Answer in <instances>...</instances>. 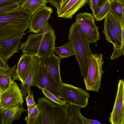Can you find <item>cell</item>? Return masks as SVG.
I'll use <instances>...</instances> for the list:
<instances>
[{
  "mask_svg": "<svg viewBox=\"0 0 124 124\" xmlns=\"http://www.w3.org/2000/svg\"><path fill=\"white\" fill-rule=\"evenodd\" d=\"M31 16L20 7L0 15V40L12 38L29 28Z\"/></svg>",
  "mask_w": 124,
  "mask_h": 124,
  "instance_id": "1",
  "label": "cell"
},
{
  "mask_svg": "<svg viewBox=\"0 0 124 124\" xmlns=\"http://www.w3.org/2000/svg\"><path fill=\"white\" fill-rule=\"evenodd\" d=\"M68 39L73 48L81 75L85 80L87 77L89 63L93 54L90 48V43L75 22L70 26Z\"/></svg>",
  "mask_w": 124,
  "mask_h": 124,
  "instance_id": "2",
  "label": "cell"
},
{
  "mask_svg": "<svg viewBox=\"0 0 124 124\" xmlns=\"http://www.w3.org/2000/svg\"><path fill=\"white\" fill-rule=\"evenodd\" d=\"M52 29L44 36L39 33L31 34L25 42L20 43L19 47L23 53L37 56L40 58L48 57L54 53L56 37Z\"/></svg>",
  "mask_w": 124,
  "mask_h": 124,
  "instance_id": "3",
  "label": "cell"
},
{
  "mask_svg": "<svg viewBox=\"0 0 124 124\" xmlns=\"http://www.w3.org/2000/svg\"><path fill=\"white\" fill-rule=\"evenodd\" d=\"M39 124H66L69 103L61 105L45 97L38 99Z\"/></svg>",
  "mask_w": 124,
  "mask_h": 124,
  "instance_id": "4",
  "label": "cell"
},
{
  "mask_svg": "<svg viewBox=\"0 0 124 124\" xmlns=\"http://www.w3.org/2000/svg\"><path fill=\"white\" fill-rule=\"evenodd\" d=\"M104 63L102 54H93L89 64L87 77L84 80L86 89L98 92L100 88Z\"/></svg>",
  "mask_w": 124,
  "mask_h": 124,
  "instance_id": "5",
  "label": "cell"
},
{
  "mask_svg": "<svg viewBox=\"0 0 124 124\" xmlns=\"http://www.w3.org/2000/svg\"><path fill=\"white\" fill-rule=\"evenodd\" d=\"M61 98L66 102L85 108L88 104L90 94L86 90L63 82L58 90Z\"/></svg>",
  "mask_w": 124,
  "mask_h": 124,
  "instance_id": "6",
  "label": "cell"
},
{
  "mask_svg": "<svg viewBox=\"0 0 124 124\" xmlns=\"http://www.w3.org/2000/svg\"><path fill=\"white\" fill-rule=\"evenodd\" d=\"M75 22L90 43H94L100 40L99 32L92 14L79 13L76 16Z\"/></svg>",
  "mask_w": 124,
  "mask_h": 124,
  "instance_id": "7",
  "label": "cell"
},
{
  "mask_svg": "<svg viewBox=\"0 0 124 124\" xmlns=\"http://www.w3.org/2000/svg\"><path fill=\"white\" fill-rule=\"evenodd\" d=\"M14 81L0 96V108L2 110L23 105L24 102L22 91Z\"/></svg>",
  "mask_w": 124,
  "mask_h": 124,
  "instance_id": "8",
  "label": "cell"
},
{
  "mask_svg": "<svg viewBox=\"0 0 124 124\" xmlns=\"http://www.w3.org/2000/svg\"><path fill=\"white\" fill-rule=\"evenodd\" d=\"M40 59V62L46 69L50 80L58 90L63 83L60 72V63L61 59L54 54L49 57Z\"/></svg>",
  "mask_w": 124,
  "mask_h": 124,
  "instance_id": "9",
  "label": "cell"
},
{
  "mask_svg": "<svg viewBox=\"0 0 124 124\" xmlns=\"http://www.w3.org/2000/svg\"><path fill=\"white\" fill-rule=\"evenodd\" d=\"M124 81L119 79L114 105L109 118L111 124H124Z\"/></svg>",
  "mask_w": 124,
  "mask_h": 124,
  "instance_id": "10",
  "label": "cell"
},
{
  "mask_svg": "<svg viewBox=\"0 0 124 124\" xmlns=\"http://www.w3.org/2000/svg\"><path fill=\"white\" fill-rule=\"evenodd\" d=\"M104 19L103 32L106 39L113 45V51L110 58L111 60H113L124 55V50L122 48L121 42L114 30L108 15Z\"/></svg>",
  "mask_w": 124,
  "mask_h": 124,
  "instance_id": "11",
  "label": "cell"
},
{
  "mask_svg": "<svg viewBox=\"0 0 124 124\" xmlns=\"http://www.w3.org/2000/svg\"><path fill=\"white\" fill-rule=\"evenodd\" d=\"M32 86H37L40 89L45 88L58 98H61L58 90L50 80L46 68L40 62Z\"/></svg>",
  "mask_w": 124,
  "mask_h": 124,
  "instance_id": "12",
  "label": "cell"
},
{
  "mask_svg": "<svg viewBox=\"0 0 124 124\" xmlns=\"http://www.w3.org/2000/svg\"><path fill=\"white\" fill-rule=\"evenodd\" d=\"M52 12V8L46 6L36 11L31 16L29 30L26 33L38 34L42 27L51 18Z\"/></svg>",
  "mask_w": 124,
  "mask_h": 124,
  "instance_id": "13",
  "label": "cell"
},
{
  "mask_svg": "<svg viewBox=\"0 0 124 124\" xmlns=\"http://www.w3.org/2000/svg\"><path fill=\"white\" fill-rule=\"evenodd\" d=\"M33 61V55L23 53L19 59L13 75V80L20 81L21 84H24L31 69Z\"/></svg>",
  "mask_w": 124,
  "mask_h": 124,
  "instance_id": "14",
  "label": "cell"
},
{
  "mask_svg": "<svg viewBox=\"0 0 124 124\" xmlns=\"http://www.w3.org/2000/svg\"><path fill=\"white\" fill-rule=\"evenodd\" d=\"M26 33L19 34L8 40H0V55L7 62L15 53L19 52L20 41Z\"/></svg>",
  "mask_w": 124,
  "mask_h": 124,
  "instance_id": "15",
  "label": "cell"
},
{
  "mask_svg": "<svg viewBox=\"0 0 124 124\" xmlns=\"http://www.w3.org/2000/svg\"><path fill=\"white\" fill-rule=\"evenodd\" d=\"M88 2V0H70L64 6L61 8L57 16L71 19L76 12Z\"/></svg>",
  "mask_w": 124,
  "mask_h": 124,
  "instance_id": "16",
  "label": "cell"
},
{
  "mask_svg": "<svg viewBox=\"0 0 124 124\" xmlns=\"http://www.w3.org/2000/svg\"><path fill=\"white\" fill-rule=\"evenodd\" d=\"M26 110L23 105L2 110L0 124H12L14 121L19 119L23 113Z\"/></svg>",
  "mask_w": 124,
  "mask_h": 124,
  "instance_id": "17",
  "label": "cell"
},
{
  "mask_svg": "<svg viewBox=\"0 0 124 124\" xmlns=\"http://www.w3.org/2000/svg\"><path fill=\"white\" fill-rule=\"evenodd\" d=\"M40 62V57L37 56H33L32 65L29 74L24 84H20L23 98L25 97L28 90L32 86Z\"/></svg>",
  "mask_w": 124,
  "mask_h": 124,
  "instance_id": "18",
  "label": "cell"
},
{
  "mask_svg": "<svg viewBox=\"0 0 124 124\" xmlns=\"http://www.w3.org/2000/svg\"><path fill=\"white\" fill-rule=\"evenodd\" d=\"M80 107L70 104L67 109L66 124H84L83 116L81 113Z\"/></svg>",
  "mask_w": 124,
  "mask_h": 124,
  "instance_id": "19",
  "label": "cell"
},
{
  "mask_svg": "<svg viewBox=\"0 0 124 124\" xmlns=\"http://www.w3.org/2000/svg\"><path fill=\"white\" fill-rule=\"evenodd\" d=\"M46 0H24L20 7L29 11L31 16L37 10L46 6Z\"/></svg>",
  "mask_w": 124,
  "mask_h": 124,
  "instance_id": "20",
  "label": "cell"
},
{
  "mask_svg": "<svg viewBox=\"0 0 124 124\" xmlns=\"http://www.w3.org/2000/svg\"><path fill=\"white\" fill-rule=\"evenodd\" d=\"M16 67L15 64L8 71L0 72V89L1 93L8 87L13 80L12 77Z\"/></svg>",
  "mask_w": 124,
  "mask_h": 124,
  "instance_id": "21",
  "label": "cell"
},
{
  "mask_svg": "<svg viewBox=\"0 0 124 124\" xmlns=\"http://www.w3.org/2000/svg\"><path fill=\"white\" fill-rule=\"evenodd\" d=\"M28 115L26 116L24 120L27 124H39V118L40 111L38 107V104L35 106L27 108Z\"/></svg>",
  "mask_w": 124,
  "mask_h": 124,
  "instance_id": "22",
  "label": "cell"
},
{
  "mask_svg": "<svg viewBox=\"0 0 124 124\" xmlns=\"http://www.w3.org/2000/svg\"><path fill=\"white\" fill-rule=\"evenodd\" d=\"M54 52L56 54L59 55V57L62 59L74 55V51L72 46L69 42L62 46L55 47Z\"/></svg>",
  "mask_w": 124,
  "mask_h": 124,
  "instance_id": "23",
  "label": "cell"
},
{
  "mask_svg": "<svg viewBox=\"0 0 124 124\" xmlns=\"http://www.w3.org/2000/svg\"><path fill=\"white\" fill-rule=\"evenodd\" d=\"M111 21L113 28L120 41H122L121 28L119 18L116 15L109 12L108 14Z\"/></svg>",
  "mask_w": 124,
  "mask_h": 124,
  "instance_id": "24",
  "label": "cell"
},
{
  "mask_svg": "<svg viewBox=\"0 0 124 124\" xmlns=\"http://www.w3.org/2000/svg\"><path fill=\"white\" fill-rule=\"evenodd\" d=\"M110 10V1L108 0L99 8L94 19L97 21L102 20L108 15Z\"/></svg>",
  "mask_w": 124,
  "mask_h": 124,
  "instance_id": "25",
  "label": "cell"
},
{
  "mask_svg": "<svg viewBox=\"0 0 124 124\" xmlns=\"http://www.w3.org/2000/svg\"><path fill=\"white\" fill-rule=\"evenodd\" d=\"M110 12L116 15L119 18L124 16V4L112 1H110Z\"/></svg>",
  "mask_w": 124,
  "mask_h": 124,
  "instance_id": "26",
  "label": "cell"
},
{
  "mask_svg": "<svg viewBox=\"0 0 124 124\" xmlns=\"http://www.w3.org/2000/svg\"><path fill=\"white\" fill-rule=\"evenodd\" d=\"M41 89L45 97L54 103L61 105H64L67 103L65 101L58 98L45 88H42Z\"/></svg>",
  "mask_w": 124,
  "mask_h": 124,
  "instance_id": "27",
  "label": "cell"
},
{
  "mask_svg": "<svg viewBox=\"0 0 124 124\" xmlns=\"http://www.w3.org/2000/svg\"><path fill=\"white\" fill-rule=\"evenodd\" d=\"M108 0H89V5L94 18L99 8Z\"/></svg>",
  "mask_w": 124,
  "mask_h": 124,
  "instance_id": "28",
  "label": "cell"
},
{
  "mask_svg": "<svg viewBox=\"0 0 124 124\" xmlns=\"http://www.w3.org/2000/svg\"><path fill=\"white\" fill-rule=\"evenodd\" d=\"M27 93L28 95L25 97V99L27 108L35 106L37 104L34 100L33 92L31 91V88L28 90Z\"/></svg>",
  "mask_w": 124,
  "mask_h": 124,
  "instance_id": "29",
  "label": "cell"
},
{
  "mask_svg": "<svg viewBox=\"0 0 124 124\" xmlns=\"http://www.w3.org/2000/svg\"><path fill=\"white\" fill-rule=\"evenodd\" d=\"M20 4L15 3L0 7V15L19 8Z\"/></svg>",
  "mask_w": 124,
  "mask_h": 124,
  "instance_id": "30",
  "label": "cell"
},
{
  "mask_svg": "<svg viewBox=\"0 0 124 124\" xmlns=\"http://www.w3.org/2000/svg\"><path fill=\"white\" fill-rule=\"evenodd\" d=\"M51 5L55 7L56 8L58 14L62 7L64 0H46Z\"/></svg>",
  "mask_w": 124,
  "mask_h": 124,
  "instance_id": "31",
  "label": "cell"
},
{
  "mask_svg": "<svg viewBox=\"0 0 124 124\" xmlns=\"http://www.w3.org/2000/svg\"><path fill=\"white\" fill-rule=\"evenodd\" d=\"M11 68L9 67L7 62L0 55V72H6Z\"/></svg>",
  "mask_w": 124,
  "mask_h": 124,
  "instance_id": "32",
  "label": "cell"
},
{
  "mask_svg": "<svg viewBox=\"0 0 124 124\" xmlns=\"http://www.w3.org/2000/svg\"><path fill=\"white\" fill-rule=\"evenodd\" d=\"M24 0H0V7L15 3L20 4Z\"/></svg>",
  "mask_w": 124,
  "mask_h": 124,
  "instance_id": "33",
  "label": "cell"
},
{
  "mask_svg": "<svg viewBox=\"0 0 124 124\" xmlns=\"http://www.w3.org/2000/svg\"><path fill=\"white\" fill-rule=\"evenodd\" d=\"M52 27L48 22H47L41 29L39 33L44 36L47 31L51 30Z\"/></svg>",
  "mask_w": 124,
  "mask_h": 124,
  "instance_id": "34",
  "label": "cell"
},
{
  "mask_svg": "<svg viewBox=\"0 0 124 124\" xmlns=\"http://www.w3.org/2000/svg\"><path fill=\"white\" fill-rule=\"evenodd\" d=\"M83 119L84 124H101L99 121L92 119H89L84 116Z\"/></svg>",
  "mask_w": 124,
  "mask_h": 124,
  "instance_id": "35",
  "label": "cell"
},
{
  "mask_svg": "<svg viewBox=\"0 0 124 124\" xmlns=\"http://www.w3.org/2000/svg\"><path fill=\"white\" fill-rule=\"evenodd\" d=\"M110 1L119 2L124 4V0H110Z\"/></svg>",
  "mask_w": 124,
  "mask_h": 124,
  "instance_id": "36",
  "label": "cell"
},
{
  "mask_svg": "<svg viewBox=\"0 0 124 124\" xmlns=\"http://www.w3.org/2000/svg\"><path fill=\"white\" fill-rule=\"evenodd\" d=\"M2 109L0 108V123L1 120V113Z\"/></svg>",
  "mask_w": 124,
  "mask_h": 124,
  "instance_id": "37",
  "label": "cell"
},
{
  "mask_svg": "<svg viewBox=\"0 0 124 124\" xmlns=\"http://www.w3.org/2000/svg\"><path fill=\"white\" fill-rule=\"evenodd\" d=\"M1 91L0 90V95H1Z\"/></svg>",
  "mask_w": 124,
  "mask_h": 124,
  "instance_id": "38",
  "label": "cell"
},
{
  "mask_svg": "<svg viewBox=\"0 0 124 124\" xmlns=\"http://www.w3.org/2000/svg\"></svg>",
  "mask_w": 124,
  "mask_h": 124,
  "instance_id": "39",
  "label": "cell"
},
{
  "mask_svg": "<svg viewBox=\"0 0 124 124\" xmlns=\"http://www.w3.org/2000/svg\"></svg>",
  "mask_w": 124,
  "mask_h": 124,
  "instance_id": "40",
  "label": "cell"
}]
</instances>
